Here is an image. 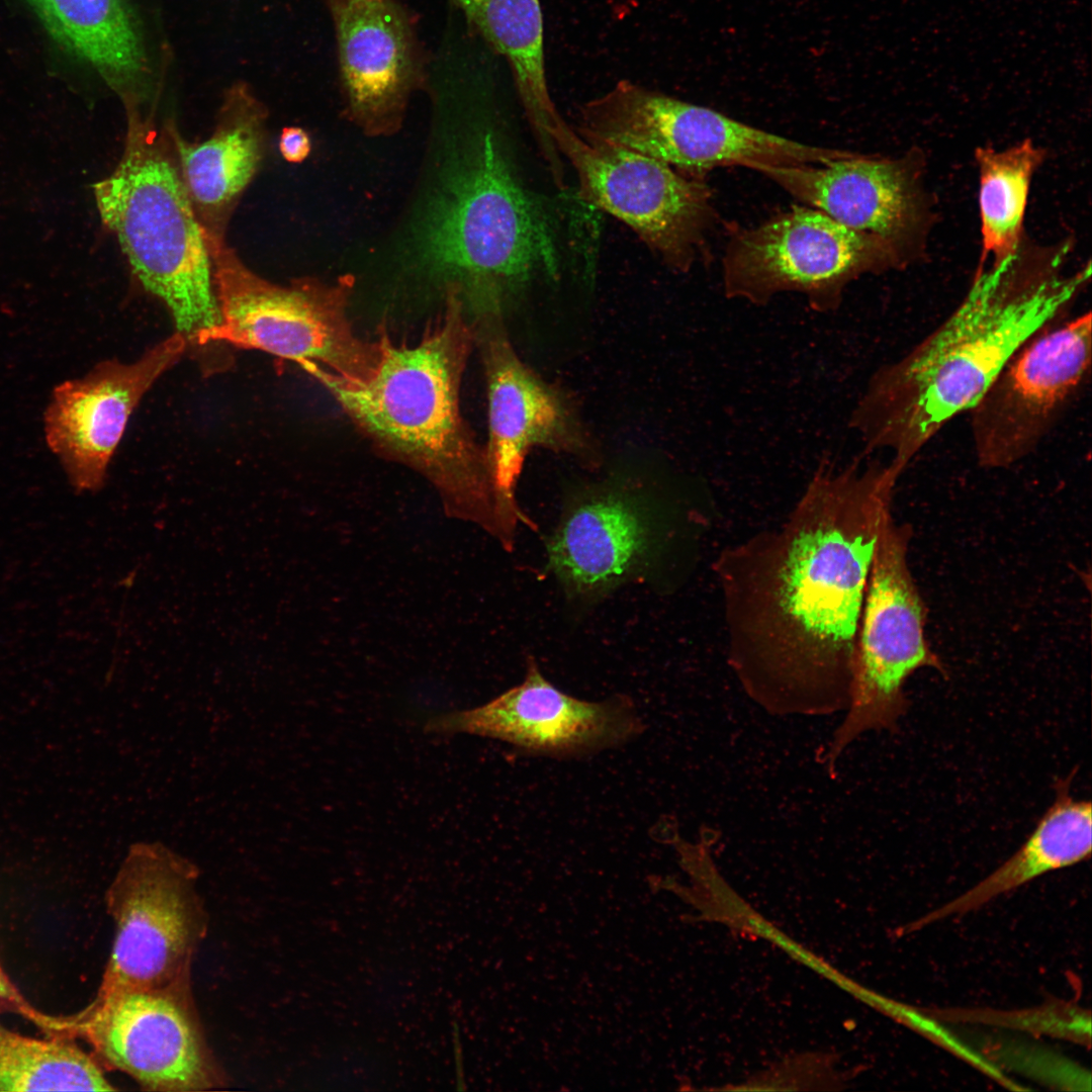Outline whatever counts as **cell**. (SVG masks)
Masks as SVG:
<instances>
[{
	"instance_id": "obj_1",
	"label": "cell",
	"mask_w": 1092,
	"mask_h": 1092,
	"mask_svg": "<svg viewBox=\"0 0 1092 1092\" xmlns=\"http://www.w3.org/2000/svg\"><path fill=\"white\" fill-rule=\"evenodd\" d=\"M904 470L823 461L779 525L717 555L727 662L768 713L846 709L871 567Z\"/></svg>"
},
{
	"instance_id": "obj_2",
	"label": "cell",
	"mask_w": 1092,
	"mask_h": 1092,
	"mask_svg": "<svg viewBox=\"0 0 1092 1092\" xmlns=\"http://www.w3.org/2000/svg\"><path fill=\"white\" fill-rule=\"evenodd\" d=\"M1008 266L977 276L936 329L873 373L849 418L868 452L906 468L1029 339L1065 317L1084 283Z\"/></svg>"
},
{
	"instance_id": "obj_3",
	"label": "cell",
	"mask_w": 1092,
	"mask_h": 1092,
	"mask_svg": "<svg viewBox=\"0 0 1092 1092\" xmlns=\"http://www.w3.org/2000/svg\"><path fill=\"white\" fill-rule=\"evenodd\" d=\"M473 343L463 297L451 284L441 315L419 342L396 343L379 334L377 365L367 379L346 381L318 367L306 371L380 451L427 477L452 516L481 526L512 550L517 529L498 507L485 451L461 414Z\"/></svg>"
},
{
	"instance_id": "obj_4",
	"label": "cell",
	"mask_w": 1092,
	"mask_h": 1092,
	"mask_svg": "<svg viewBox=\"0 0 1092 1092\" xmlns=\"http://www.w3.org/2000/svg\"><path fill=\"white\" fill-rule=\"evenodd\" d=\"M126 110L124 151L94 186L96 204L139 281L194 340L219 322L204 230L152 120L139 106Z\"/></svg>"
},
{
	"instance_id": "obj_5",
	"label": "cell",
	"mask_w": 1092,
	"mask_h": 1092,
	"mask_svg": "<svg viewBox=\"0 0 1092 1092\" xmlns=\"http://www.w3.org/2000/svg\"><path fill=\"white\" fill-rule=\"evenodd\" d=\"M445 194L429 222L427 252L453 275L465 302L503 306L537 272L557 278L550 220L490 131L474 139Z\"/></svg>"
},
{
	"instance_id": "obj_6",
	"label": "cell",
	"mask_w": 1092,
	"mask_h": 1092,
	"mask_svg": "<svg viewBox=\"0 0 1092 1092\" xmlns=\"http://www.w3.org/2000/svg\"><path fill=\"white\" fill-rule=\"evenodd\" d=\"M204 235L219 322L195 336L198 344L256 349L352 382L373 373L377 344L360 339L348 316L350 277L335 284L307 279L273 284L247 268L222 235Z\"/></svg>"
},
{
	"instance_id": "obj_7",
	"label": "cell",
	"mask_w": 1092,
	"mask_h": 1092,
	"mask_svg": "<svg viewBox=\"0 0 1092 1092\" xmlns=\"http://www.w3.org/2000/svg\"><path fill=\"white\" fill-rule=\"evenodd\" d=\"M911 529L888 514L879 535L858 628L849 698L822 758L837 760L859 736L892 730L905 714L904 686L920 668L945 672L924 635L925 606L908 565Z\"/></svg>"
},
{
	"instance_id": "obj_8",
	"label": "cell",
	"mask_w": 1092,
	"mask_h": 1092,
	"mask_svg": "<svg viewBox=\"0 0 1092 1092\" xmlns=\"http://www.w3.org/2000/svg\"><path fill=\"white\" fill-rule=\"evenodd\" d=\"M200 871L161 842H135L113 880L107 905L115 932L96 997L190 984L208 916Z\"/></svg>"
},
{
	"instance_id": "obj_9",
	"label": "cell",
	"mask_w": 1092,
	"mask_h": 1092,
	"mask_svg": "<svg viewBox=\"0 0 1092 1092\" xmlns=\"http://www.w3.org/2000/svg\"><path fill=\"white\" fill-rule=\"evenodd\" d=\"M588 127L603 142L699 179L717 167L824 164L853 154L798 143L628 80L594 100Z\"/></svg>"
},
{
	"instance_id": "obj_10",
	"label": "cell",
	"mask_w": 1092,
	"mask_h": 1092,
	"mask_svg": "<svg viewBox=\"0 0 1092 1092\" xmlns=\"http://www.w3.org/2000/svg\"><path fill=\"white\" fill-rule=\"evenodd\" d=\"M897 249L848 229L809 206L736 232L722 260L726 297L761 305L785 292L802 294L815 311L837 309L859 276L883 271Z\"/></svg>"
},
{
	"instance_id": "obj_11",
	"label": "cell",
	"mask_w": 1092,
	"mask_h": 1092,
	"mask_svg": "<svg viewBox=\"0 0 1092 1092\" xmlns=\"http://www.w3.org/2000/svg\"><path fill=\"white\" fill-rule=\"evenodd\" d=\"M551 138L574 169L582 200L624 222L667 267L677 272L693 267L714 220L712 192L702 179L582 138L564 119Z\"/></svg>"
},
{
	"instance_id": "obj_12",
	"label": "cell",
	"mask_w": 1092,
	"mask_h": 1092,
	"mask_svg": "<svg viewBox=\"0 0 1092 1092\" xmlns=\"http://www.w3.org/2000/svg\"><path fill=\"white\" fill-rule=\"evenodd\" d=\"M1092 315L1063 317L1029 339L968 412L981 467L1009 468L1034 453L1091 375Z\"/></svg>"
},
{
	"instance_id": "obj_13",
	"label": "cell",
	"mask_w": 1092,
	"mask_h": 1092,
	"mask_svg": "<svg viewBox=\"0 0 1092 1092\" xmlns=\"http://www.w3.org/2000/svg\"><path fill=\"white\" fill-rule=\"evenodd\" d=\"M56 1029L82 1035L102 1062L147 1091L226 1085L205 1039L190 984L96 997L75 1019L58 1020Z\"/></svg>"
},
{
	"instance_id": "obj_14",
	"label": "cell",
	"mask_w": 1092,
	"mask_h": 1092,
	"mask_svg": "<svg viewBox=\"0 0 1092 1092\" xmlns=\"http://www.w3.org/2000/svg\"><path fill=\"white\" fill-rule=\"evenodd\" d=\"M487 387L488 443L484 450L498 507L508 522L534 527L516 498L527 454L543 447L590 460L594 447L573 406L516 353L503 323V308L468 309Z\"/></svg>"
},
{
	"instance_id": "obj_15",
	"label": "cell",
	"mask_w": 1092,
	"mask_h": 1092,
	"mask_svg": "<svg viewBox=\"0 0 1092 1092\" xmlns=\"http://www.w3.org/2000/svg\"><path fill=\"white\" fill-rule=\"evenodd\" d=\"M180 332L125 364L106 360L57 384L42 416L44 442L77 492L96 491L127 421L154 382L183 355Z\"/></svg>"
},
{
	"instance_id": "obj_16",
	"label": "cell",
	"mask_w": 1092,
	"mask_h": 1092,
	"mask_svg": "<svg viewBox=\"0 0 1092 1092\" xmlns=\"http://www.w3.org/2000/svg\"><path fill=\"white\" fill-rule=\"evenodd\" d=\"M425 728L490 737L533 753L567 755L622 744L642 726L625 700L587 702L571 697L529 660L520 685L480 707L433 717Z\"/></svg>"
},
{
	"instance_id": "obj_17",
	"label": "cell",
	"mask_w": 1092,
	"mask_h": 1092,
	"mask_svg": "<svg viewBox=\"0 0 1092 1092\" xmlns=\"http://www.w3.org/2000/svg\"><path fill=\"white\" fill-rule=\"evenodd\" d=\"M325 3L335 28L348 111L366 128H386L399 118L424 78L413 19L396 0Z\"/></svg>"
},
{
	"instance_id": "obj_18",
	"label": "cell",
	"mask_w": 1092,
	"mask_h": 1092,
	"mask_svg": "<svg viewBox=\"0 0 1092 1092\" xmlns=\"http://www.w3.org/2000/svg\"><path fill=\"white\" fill-rule=\"evenodd\" d=\"M749 168L842 225L895 248L917 215L914 181L898 161L853 153L824 164Z\"/></svg>"
},
{
	"instance_id": "obj_19",
	"label": "cell",
	"mask_w": 1092,
	"mask_h": 1092,
	"mask_svg": "<svg viewBox=\"0 0 1092 1092\" xmlns=\"http://www.w3.org/2000/svg\"><path fill=\"white\" fill-rule=\"evenodd\" d=\"M649 528L640 509L617 493L596 494L573 505L547 544L548 566L568 590L602 593L642 560Z\"/></svg>"
},
{
	"instance_id": "obj_20",
	"label": "cell",
	"mask_w": 1092,
	"mask_h": 1092,
	"mask_svg": "<svg viewBox=\"0 0 1092 1092\" xmlns=\"http://www.w3.org/2000/svg\"><path fill=\"white\" fill-rule=\"evenodd\" d=\"M264 107L244 83L226 92L212 135L185 141L171 128L181 177L206 233L222 235L226 213L252 180L263 155Z\"/></svg>"
},
{
	"instance_id": "obj_21",
	"label": "cell",
	"mask_w": 1092,
	"mask_h": 1092,
	"mask_svg": "<svg viewBox=\"0 0 1092 1092\" xmlns=\"http://www.w3.org/2000/svg\"><path fill=\"white\" fill-rule=\"evenodd\" d=\"M67 53L92 68L126 104H141L151 67L127 0H28Z\"/></svg>"
},
{
	"instance_id": "obj_22",
	"label": "cell",
	"mask_w": 1092,
	"mask_h": 1092,
	"mask_svg": "<svg viewBox=\"0 0 1092 1092\" xmlns=\"http://www.w3.org/2000/svg\"><path fill=\"white\" fill-rule=\"evenodd\" d=\"M1072 777L1059 780L1056 798L1021 846L1000 867L962 895L908 923L914 932L945 918L981 908L1000 895L1091 855L1092 806L1070 793Z\"/></svg>"
},
{
	"instance_id": "obj_23",
	"label": "cell",
	"mask_w": 1092,
	"mask_h": 1092,
	"mask_svg": "<svg viewBox=\"0 0 1092 1092\" xmlns=\"http://www.w3.org/2000/svg\"><path fill=\"white\" fill-rule=\"evenodd\" d=\"M507 61L522 107L551 172L562 168L551 130L562 119L549 93L540 0H451Z\"/></svg>"
},
{
	"instance_id": "obj_24",
	"label": "cell",
	"mask_w": 1092,
	"mask_h": 1092,
	"mask_svg": "<svg viewBox=\"0 0 1092 1092\" xmlns=\"http://www.w3.org/2000/svg\"><path fill=\"white\" fill-rule=\"evenodd\" d=\"M976 157L983 251L994 258L997 268L1016 254L1030 179L1042 156L1026 140L1004 151L980 148Z\"/></svg>"
},
{
	"instance_id": "obj_25",
	"label": "cell",
	"mask_w": 1092,
	"mask_h": 1092,
	"mask_svg": "<svg viewBox=\"0 0 1092 1092\" xmlns=\"http://www.w3.org/2000/svg\"><path fill=\"white\" fill-rule=\"evenodd\" d=\"M97 1062L66 1039H36L0 1025V1091H112Z\"/></svg>"
},
{
	"instance_id": "obj_26",
	"label": "cell",
	"mask_w": 1092,
	"mask_h": 1092,
	"mask_svg": "<svg viewBox=\"0 0 1092 1092\" xmlns=\"http://www.w3.org/2000/svg\"><path fill=\"white\" fill-rule=\"evenodd\" d=\"M997 1043L991 1045L990 1057L1003 1067L1061 1089L1090 1090V1074L1060 1055L1021 1042Z\"/></svg>"
},
{
	"instance_id": "obj_27",
	"label": "cell",
	"mask_w": 1092,
	"mask_h": 1092,
	"mask_svg": "<svg viewBox=\"0 0 1092 1092\" xmlns=\"http://www.w3.org/2000/svg\"><path fill=\"white\" fill-rule=\"evenodd\" d=\"M986 1023L1066 1038L1080 1043L1090 1042V1014L1078 1006L1052 1003L1034 1009L1012 1012H983L973 1017Z\"/></svg>"
},
{
	"instance_id": "obj_28",
	"label": "cell",
	"mask_w": 1092,
	"mask_h": 1092,
	"mask_svg": "<svg viewBox=\"0 0 1092 1092\" xmlns=\"http://www.w3.org/2000/svg\"><path fill=\"white\" fill-rule=\"evenodd\" d=\"M310 150V138L301 127L287 126L281 130L279 151L287 162H303L308 157Z\"/></svg>"
},
{
	"instance_id": "obj_29",
	"label": "cell",
	"mask_w": 1092,
	"mask_h": 1092,
	"mask_svg": "<svg viewBox=\"0 0 1092 1092\" xmlns=\"http://www.w3.org/2000/svg\"><path fill=\"white\" fill-rule=\"evenodd\" d=\"M0 1002L10 1003V1004L14 1005L17 1008H19L21 1011H23L24 1014H26L28 1016H31L32 1013L34 1012L33 1009L28 1007L23 1002V1000L20 998V996L17 994V992L13 988V986L10 984L7 977L4 975L1 968H0Z\"/></svg>"
}]
</instances>
